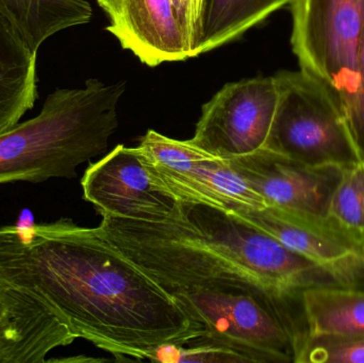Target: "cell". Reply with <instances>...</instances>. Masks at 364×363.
Instances as JSON below:
<instances>
[{
  "instance_id": "obj_2",
  "label": "cell",
  "mask_w": 364,
  "mask_h": 363,
  "mask_svg": "<svg viewBox=\"0 0 364 363\" xmlns=\"http://www.w3.org/2000/svg\"><path fill=\"white\" fill-rule=\"evenodd\" d=\"M124 83L89 79L82 89H57L33 119L0 134V185L75 178L102 155L117 130Z\"/></svg>"
},
{
  "instance_id": "obj_11",
  "label": "cell",
  "mask_w": 364,
  "mask_h": 363,
  "mask_svg": "<svg viewBox=\"0 0 364 363\" xmlns=\"http://www.w3.org/2000/svg\"><path fill=\"white\" fill-rule=\"evenodd\" d=\"M77 337L41 298L0 240V363H43Z\"/></svg>"
},
{
  "instance_id": "obj_16",
  "label": "cell",
  "mask_w": 364,
  "mask_h": 363,
  "mask_svg": "<svg viewBox=\"0 0 364 363\" xmlns=\"http://www.w3.org/2000/svg\"><path fill=\"white\" fill-rule=\"evenodd\" d=\"M34 53L62 30L85 25L93 10L85 0H0Z\"/></svg>"
},
{
  "instance_id": "obj_1",
  "label": "cell",
  "mask_w": 364,
  "mask_h": 363,
  "mask_svg": "<svg viewBox=\"0 0 364 363\" xmlns=\"http://www.w3.org/2000/svg\"><path fill=\"white\" fill-rule=\"evenodd\" d=\"M28 281L70 332L138 362L196 336L181 307L97 227L68 219L34 225L19 244Z\"/></svg>"
},
{
  "instance_id": "obj_12",
  "label": "cell",
  "mask_w": 364,
  "mask_h": 363,
  "mask_svg": "<svg viewBox=\"0 0 364 363\" xmlns=\"http://www.w3.org/2000/svg\"><path fill=\"white\" fill-rule=\"evenodd\" d=\"M227 162L267 207L322 217H328L343 172L339 166H309L265 147Z\"/></svg>"
},
{
  "instance_id": "obj_6",
  "label": "cell",
  "mask_w": 364,
  "mask_h": 363,
  "mask_svg": "<svg viewBox=\"0 0 364 363\" xmlns=\"http://www.w3.org/2000/svg\"><path fill=\"white\" fill-rule=\"evenodd\" d=\"M182 217L223 255L284 298L306 288L335 286L325 269L295 253L232 211L198 202H182Z\"/></svg>"
},
{
  "instance_id": "obj_4",
  "label": "cell",
  "mask_w": 364,
  "mask_h": 363,
  "mask_svg": "<svg viewBox=\"0 0 364 363\" xmlns=\"http://www.w3.org/2000/svg\"><path fill=\"white\" fill-rule=\"evenodd\" d=\"M196 334H205L250 362H294L304 332L299 296L280 298L245 289L199 290L172 294Z\"/></svg>"
},
{
  "instance_id": "obj_18",
  "label": "cell",
  "mask_w": 364,
  "mask_h": 363,
  "mask_svg": "<svg viewBox=\"0 0 364 363\" xmlns=\"http://www.w3.org/2000/svg\"><path fill=\"white\" fill-rule=\"evenodd\" d=\"M328 219L364 242V158L343 168L329 202Z\"/></svg>"
},
{
  "instance_id": "obj_9",
  "label": "cell",
  "mask_w": 364,
  "mask_h": 363,
  "mask_svg": "<svg viewBox=\"0 0 364 363\" xmlns=\"http://www.w3.org/2000/svg\"><path fill=\"white\" fill-rule=\"evenodd\" d=\"M276 77L228 83L203 104L191 143L222 159L264 148L277 109Z\"/></svg>"
},
{
  "instance_id": "obj_10",
  "label": "cell",
  "mask_w": 364,
  "mask_h": 363,
  "mask_svg": "<svg viewBox=\"0 0 364 363\" xmlns=\"http://www.w3.org/2000/svg\"><path fill=\"white\" fill-rule=\"evenodd\" d=\"M81 185L83 197L102 217L143 222L182 217V202L149 170L139 147H115L89 166Z\"/></svg>"
},
{
  "instance_id": "obj_20",
  "label": "cell",
  "mask_w": 364,
  "mask_h": 363,
  "mask_svg": "<svg viewBox=\"0 0 364 363\" xmlns=\"http://www.w3.org/2000/svg\"><path fill=\"white\" fill-rule=\"evenodd\" d=\"M357 89L346 121L355 143L364 158V13L356 50Z\"/></svg>"
},
{
  "instance_id": "obj_21",
  "label": "cell",
  "mask_w": 364,
  "mask_h": 363,
  "mask_svg": "<svg viewBox=\"0 0 364 363\" xmlns=\"http://www.w3.org/2000/svg\"><path fill=\"white\" fill-rule=\"evenodd\" d=\"M203 1L205 0H172L175 16L190 58L198 55L197 51L200 40Z\"/></svg>"
},
{
  "instance_id": "obj_3",
  "label": "cell",
  "mask_w": 364,
  "mask_h": 363,
  "mask_svg": "<svg viewBox=\"0 0 364 363\" xmlns=\"http://www.w3.org/2000/svg\"><path fill=\"white\" fill-rule=\"evenodd\" d=\"M97 229L170 296L199 290L231 289L277 296L254 275L223 255L183 217L164 222H143L102 215Z\"/></svg>"
},
{
  "instance_id": "obj_15",
  "label": "cell",
  "mask_w": 364,
  "mask_h": 363,
  "mask_svg": "<svg viewBox=\"0 0 364 363\" xmlns=\"http://www.w3.org/2000/svg\"><path fill=\"white\" fill-rule=\"evenodd\" d=\"M299 298L306 332L364 335V288L316 286Z\"/></svg>"
},
{
  "instance_id": "obj_7",
  "label": "cell",
  "mask_w": 364,
  "mask_h": 363,
  "mask_svg": "<svg viewBox=\"0 0 364 363\" xmlns=\"http://www.w3.org/2000/svg\"><path fill=\"white\" fill-rule=\"evenodd\" d=\"M293 53L346 119L357 89L356 50L364 0H292Z\"/></svg>"
},
{
  "instance_id": "obj_5",
  "label": "cell",
  "mask_w": 364,
  "mask_h": 363,
  "mask_svg": "<svg viewBox=\"0 0 364 363\" xmlns=\"http://www.w3.org/2000/svg\"><path fill=\"white\" fill-rule=\"evenodd\" d=\"M277 109L265 148L309 166L346 168L363 159L328 90L304 70H282Z\"/></svg>"
},
{
  "instance_id": "obj_19",
  "label": "cell",
  "mask_w": 364,
  "mask_h": 363,
  "mask_svg": "<svg viewBox=\"0 0 364 363\" xmlns=\"http://www.w3.org/2000/svg\"><path fill=\"white\" fill-rule=\"evenodd\" d=\"M296 363H364V335L311 334L297 341Z\"/></svg>"
},
{
  "instance_id": "obj_17",
  "label": "cell",
  "mask_w": 364,
  "mask_h": 363,
  "mask_svg": "<svg viewBox=\"0 0 364 363\" xmlns=\"http://www.w3.org/2000/svg\"><path fill=\"white\" fill-rule=\"evenodd\" d=\"M292 0H205L198 55L209 53L261 23Z\"/></svg>"
},
{
  "instance_id": "obj_8",
  "label": "cell",
  "mask_w": 364,
  "mask_h": 363,
  "mask_svg": "<svg viewBox=\"0 0 364 363\" xmlns=\"http://www.w3.org/2000/svg\"><path fill=\"white\" fill-rule=\"evenodd\" d=\"M156 177L182 202L233 210L267 208V202L230 168L227 160L149 130L139 145Z\"/></svg>"
},
{
  "instance_id": "obj_13",
  "label": "cell",
  "mask_w": 364,
  "mask_h": 363,
  "mask_svg": "<svg viewBox=\"0 0 364 363\" xmlns=\"http://www.w3.org/2000/svg\"><path fill=\"white\" fill-rule=\"evenodd\" d=\"M109 18L107 31L142 63L155 67L188 59L172 0H97Z\"/></svg>"
},
{
  "instance_id": "obj_14",
  "label": "cell",
  "mask_w": 364,
  "mask_h": 363,
  "mask_svg": "<svg viewBox=\"0 0 364 363\" xmlns=\"http://www.w3.org/2000/svg\"><path fill=\"white\" fill-rule=\"evenodd\" d=\"M36 99V53L0 6V134L19 123Z\"/></svg>"
}]
</instances>
